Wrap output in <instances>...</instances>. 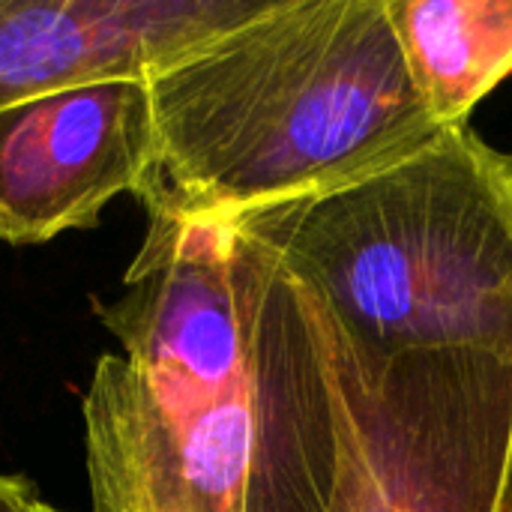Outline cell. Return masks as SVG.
I'll return each mask as SVG.
<instances>
[{"label": "cell", "mask_w": 512, "mask_h": 512, "mask_svg": "<svg viewBox=\"0 0 512 512\" xmlns=\"http://www.w3.org/2000/svg\"><path fill=\"white\" fill-rule=\"evenodd\" d=\"M81 399L93 512H327L336 414L309 300L228 216L144 207Z\"/></svg>", "instance_id": "obj_1"}, {"label": "cell", "mask_w": 512, "mask_h": 512, "mask_svg": "<svg viewBox=\"0 0 512 512\" xmlns=\"http://www.w3.org/2000/svg\"><path fill=\"white\" fill-rule=\"evenodd\" d=\"M150 96L159 156L135 198L183 216L309 198L444 132L384 0H270Z\"/></svg>", "instance_id": "obj_2"}, {"label": "cell", "mask_w": 512, "mask_h": 512, "mask_svg": "<svg viewBox=\"0 0 512 512\" xmlns=\"http://www.w3.org/2000/svg\"><path fill=\"white\" fill-rule=\"evenodd\" d=\"M234 219L366 369L426 348L512 360V153L471 126Z\"/></svg>", "instance_id": "obj_3"}, {"label": "cell", "mask_w": 512, "mask_h": 512, "mask_svg": "<svg viewBox=\"0 0 512 512\" xmlns=\"http://www.w3.org/2000/svg\"><path fill=\"white\" fill-rule=\"evenodd\" d=\"M315 324L336 414L327 512L501 510L512 456V360L477 348H426L366 369Z\"/></svg>", "instance_id": "obj_4"}, {"label": "cell", "mask_w": 512, "mask_h": 512, "mask_svg": "<svg viewBox=\"0 0 512 512\" xmlns=\"http://www.w3.org/2000/svg\"><path fill=\"white\" fill-rule=\"evenodd\" d=\"M150 78L105 75L0 108V243L36 246L93 228L156 168Z\"/></svg>", "instance_id": "obj_5"}, {"label": "cell", "mask_w": 512, "mask_h": 512, "mask_svg": "<svg viewBox=\"0 0 512 512\" xmlns=\"http://www.w3.org/2000/svg\"><path fill=\"white\" fill-rule=\"evenodd\" d=\"M270 0H0V108L105 78H156Z\"/></svg>", "instance_id": "obj_6"}, {"label": "cell", "mask_w": 512, "mask_h": 512, "mask_svg": "<svg viewBox=\"0 0 512 512\" xmlns=\"http://www.w3.org/2000/svg\"><path fill=\"white\" fill-rule=\"evenodd\" d=\"M408 72L444 129L512 75V0H384Z\"/></svg>", "instance_id": "obj_7"}, {"label": "cell", "mask_w": 512, "mask_h": 512, "mask_svg": "<svg viewBox=\"0 0 512 512\" xmlns=\"http://www.w3.org/2000/svg\"><path fill=\"white\" fill-rule=\"evenodd\" d=\"M39 501L33 483L18 474H0V512H30Z\"/></svg>", "instance_id": "obj_8"}, {"label": "cell", "mask_w": 512, "mask_h": 512, "mask_svg": "<svg viewBox=\"0 0 512 512\" xmlns=\"http://www.w3.org/2000/svg\"><path fill=\"white\" fill-rule=\"evenodd\" d=\"M512 512V456H510V474H507V486H504V498H501V510Z\"/></svg>", "instance_id": "obj_9"}, {"label": "cell", "mask_w": 512, "mask_h": 512, "mask_svg": "<svg viewBox=\"0 0 512 512\" xmlns=\"http://www.w3.org/2000/svg\"><path fill=\"white\" fill-rule=\"evenodd\" d=\"M30 512H60V510H54V507H51V504H45V501H42V498H39V501H36V504H33V510Z\"/></svg>", "instance_id": "obj_10"}]
</instances>
